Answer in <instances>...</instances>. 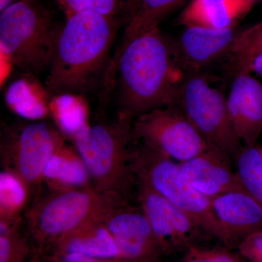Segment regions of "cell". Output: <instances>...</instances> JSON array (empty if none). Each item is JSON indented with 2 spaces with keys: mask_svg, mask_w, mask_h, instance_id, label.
I'll return each instance as SVG.
<instances>
[{
  "mask_svg": "<svg viewBox=\"0 0 262 262\" xmlns=\"http://www.w3.org/2000/svg\"><path fill=\"white\" fill-rule=\"evenodd\" d=\"M184 28L181 35L173 40L176 57L183 70L198 72L224 57H229L241 31L237 27Z\"/></svg>",
  "mask_w": 262,
  "mask_h": 262,
  "instance_id": "cell-11",
  "label": "cell"
},
{
  "mask_svg": "<svg viewBox=\"0 0 262 262\" xmlns=\"http://www.w3.org/2000/svg\"><path fill=\"white\" fill-rule=\"evenodd\" d=\"M34 76L27 75L15 80L5 94V102L11 111L29 121L43 120L51 115V96Z\"/></svg>",
  "mask_w": 262,
  "mask_h": 262,
  "instance_id": "cell-18",
  "label": "cell"
},
{
  "mask_svg": "<svg viewBox=\"0 0 262 262\" xmlns=\"http://www.w3.org/2000/svg\"><path fill=\"white\" fill-rule=\"evenodd\" d=\"M173 40L155 27L133 39L112 61L103 94L114 84L118 113L135 119L158 108L177 105L184 79Z\"/></svg>",
  "mask_w": 262,
  "mask_h": 262,
  "instance_id": "cell-1",
  "label": "cell"
},
{
  "mask_svg": "<svg viewBox=\"0 0 262 262\" xmlns=\"http://www.w3.org/2000/svg\"><path fill=\"white\" fill-rule=\"evenodd\" d=\"M262 52V20L246 29L239 31L238 36L229 54V70L233 75L245 72Z\"/></svg>",
  "mask_w": 262,
  "mask_h": 262,
  "instance_id": "cell-24",
  "label": "cell"
},
{
  "mask_svg": "<svg viewBox=\"0 0 262 262\" xmlns=\"http://www.w3.org/2000/svg\"><path fill=\"white\" fill-rule=\"evenodd\" d=\"M244 189L262 206V156L257 144L244 145L234 159Z\"/></svg>",
  "mask_w": 262,
  "mask_h": 262,
  "instance_id": "cell-23",
  "label": "cell"
},
{
  "mask_svg": "<svg viewBox=\"0 0 262 262\" xmlns=\"http://www.w3.org/2000/svg\"><path fill=\"white\" fill-rule=\"evenodd\" d=\"M227 97L231 121L244 145L256 144L262 132V84L251 74H234Z\"/></svg>",
  "mask_w": 262,
  "mask_h": 262,
  "instance_id": "cell-14",
  "label": "cell"
},
{
  "mask_svg": "<svg viewBox=\"0 0 262 262\" xmlns=\"http://www.w3.org/2000/svg\"><path fill=\"white\" fill-rule=\"evenodd\" d=\"M239 251L252 262H262V229L248 234L241 241Z\"/></svg>",
  "mask_w": 262,
  "mask_h": 262,
  "instance_id": "cell-27",
  "label": "cell"
},
{
  "mask_svg": "<svg viewBox=\"0 0 262 262\" xmlns=\"http://www.w3.org/2000/svg\"><path fill=\"white\" fill-rule=\"evenodd\" d=\"M248 2H249L250 3H251V5H254L256 4V3H258V2L261 1V0H248Z\"/></svg>",
  "mask_w": 262,
  "mask_h": 262,
  "instance_id": "cell-31",
  "label": "cell"
},
{
  "mask_svg": "<svg viewBox=\"0 0 262 262\" xmlns=\"http://www.w3.org/2000/svg\"><path fill=\"white\" fill-rule=\"evenodd\" d=\"M177 105L208 145L235 158L244 145L231 121L227 98L212 85L206 75L198 71H184Z\"/></svg>",
  "mask_w": 262,
  "mask_h": 262,
  "instance_id": "cell-7",
  "label": "cell"
},
{
  "mask_svg": "<svg viewBox=\"0 0 262 262\" xmlns=\"http://www.w3.org/2000/svg\"><path fill=\"white\" fill-rule=\"evenodd\" d=\"M63 141V134L44 120L4 125L0 146L4 170L17 176L30 193L38 190L48 161Z\"/></svg>",
  "mask_w": 262,
  "mask_h": 262,
  "instance_id": "cell-8",
  "label": "cell"
},
{
  "mask_svg": "<svg viewBox=\"0 0 262 262\" xmlns=\"http://www.w3.org/2000/svg\"><path fill=\"white\" fill-rule=\"evenodd\" d=\"M245 72L251 75H256L262 78V52L253 60Z\"/></svg>",
  "mask_w": 262,
  "mask_h": 262,
  "instance_id": "cell-29",
  "label": "cell"
},
{
  "mask_svg": "<svg viewBox=\"0 0 262 262\" xmlns=\"http://www.w3.org/2000/svg\"><path fill=\"white\" fill-rule=\"evenodd\" d=\"M261 156H262V146H261Z\"/></svg>",
  "mask_w": 262,
  "mask_h": 262,
  "instance_id": "cell-32",
  "label": "cell"
},
{
  "mask_svg": "<svg viewBox=\"0 0 262 262\" xmlns=\"http://www.w3.org/2000/svg\"><path fill=\"white\" fill-rule=\"evenodd\" d=\"M184 262H243L239 258L220 250H201L190 248Z\"/></svg>",
  "mask_w": 262,
  "mask_h": 262,
  "instance_id": "cell-26",
  "label": "cell"
},
{
  "mask_svg": "<svg viewBox=\"0 0 262 262\" xmlns=\"http://www.w3.org/2000/svg\"><path fill=\"white\" fill-rule=\"evenodd\" d=\"M51 115L62 134L74 137L89 126V108L82 95L63 94L53 96L50 102Z\"/></svg>",
  "mask_w": 262,
  "mask_h": 262,
  "instance_id": "cell-21",
  "label": "cell"
},
{
  "mask_svg": "<svg viewBox=\"0 0 262 262\" xmlns=\"http://www.w3.org/2000/svg\"><path fill=\"white\" fill-rule=\"evenodd\" d=\"M184 0H136L126 23L116 58L135 38L159 27L160 22L178 8ZM112 60V61H113Z\"/></svg>",
  "mask_w": 262,
  "mask_h": 262,
  "instance_id": "cell-20",
  "label": "cell"
},
{
  "mask_svg": "<svg viewBox=\"0 0 262 262\" xmlns=\"http://www.w3.org/2000/svg\"><path fill=\"white\" fill-rule=\"evenodd\" d=\"M91 180L89 170L77 150L74 151L63 141L45 168L44 182L53 189H60L91 187Z\"/></svg>",
  "mask_w": 262,
  "mask_h": 262,
  "instance_id": "cell-19",
  "label": "cell"
},
{
  "mask_svg": "<svg viewBox=\"0 0 262 262\" xmlns=\"http://www.w3.org/2000/svg\"><path fill=\"white\" fill-rule=\"evenodd\" d=\"M253 6L248 0H192L177 19L184 27L226 29L237 27Z\"/></svg>",
  "mask_w": 262,
  "mask_h": 262,
  "instance_id": "cell-16",
  "label": "cell"
},
{
  "mask_svg": "<svg viewBox=\"0 0 262 262\" xmlns=\"http://www.w3.org/2000/svg\"><path fill=\"white\" fill-rule=\"evenodd\" d=\"M101 221L113 236L120 256L127 259L149 256L160 245L141 207L131 206L127 201L113 207Z\"/></svg>",
  "mask_w": 262,
  "mask_h": 262,
  "instance_id": "cell-12",
  "label": "cell"
},
{
  "mask_svg": "<svg viewBox=\"0 0 262 262\" xmlns=\"http://www.w3.org/2000/svg\"><path fill=\"white\" fill-rule=\"evenodd\" d=\"M124 22L120 17L89 12L67 15L57 32L45 85L51 98L83 96L101 80L104 84L113 59L110 51Z\"/></svg>",
  "mask_w": 262,
  "mask_h": 262,
  "instance_id": "cell-2",
  "label": "cell"
},
{
  "mask_svg": "<svg viewBox=\"0 0 262 262\" xmlns=\"http://www.w3.org/2000/svg\"><path fill=\"white\" fill-rule=\"evenodd\" d=\"M66 15L89 12L106 16L120 17L130 0H55Z\"/></svg>",
  "mask_w": 262,
  "mask_h": 262,
  "instance_id": "cell-25",
  "label": "cell"
},
{
  "mask_svg": "<svg viewBox=\"0 0 262 262\" xmlns=\"http://www.w3.org/2000/svg\"><path fill=\"white\" fill-rule=\"evenodd\" d=\"M60 238L65 253H80L101 258L120 256L113 236L101 220L84 224Z\"/></svg>",
  "mask_w": 262,
  "mask_h": 262,
  "instance_id": "cell-17",
  "label": "cell"
},
{
  "mask_svg": "<svg viewBox=\"0 0 262 262\" xmlns=\"http://www.w3.org/2000/svg\"><path fill=\"white\" fill-rule=\"evenodd\" d=\"M106 259L107 258L91 257L80 253H65L59 262H110L111 258H108V261Z\"/></svg>",
  "mask_w": 262,
  "mask_h": 262,
  "instance_id": "cell-28",
  "label": "cell"
},
{
  "mask_svg": "<svg viewBox=\"0 0 262 262\" xmlns=\"http://www.w3.org/2000/svg\"><path fill=\"white\" fill-rule=\"evenodd\" d=\"M136 185L139 206L147 217L160 246L182 247L201 237L203 232L208 233L185 212L147 184L136 180Z\"/></svg>",
  "mask_w": 262,
  "mask_h": 262,
  "instance_id": "cell-10",
  "label": "cell"
},
{
  "mask_svg": "<svg viewBox=\"0 0 262 262\" xmlns=\"http://www.w3.org/2000/svg\"><path fill=\"white\" fill-rule=\"evenodd\" d=\"M133 171L136 180L147 184L167 201L185 212L208 234L229 244L215 215L212 198L195 189L181 171L178 162L141 144L136 148Z\"/></svg>",
  "mask_w": 262,
  "mask_h": 262,
  "instance_id": "cell-5",
  "label": "cell"
},
{
  "mask_svg": "<svg viewBox=\"0 0 262 262\" xmlns=\"http://www.w3.org/2000/svg\"><path fill=\"white\" fill-rule=\"evenodd\" d=\"M126 198L93 187L53 189L26 211L24 223L39 237H60L84 224L101 220Z\"/></svg>",
  "mask_w": 262,
  "mask_h": 262,
  "instance_id": "cell-6",
  "label": "cell"
},
{
  "mask_svg": "<svg viewBox=\"0 0 262 262\" xmlns=\"http://www.w3.org/2000/svg\"><path fill=\"white\" fill-rule=\"evenodd\" d=\"M1 51L27 75L49 70L59 27L37 0L13 3L0 12Z\"/></svg>",
  "mask_w": 262,
  "mask_h": 262,
  "instance_id": "cell-4",
  "label": "cell"
},
{
  "mask_svg": "<svg viewBox=\"0 0 262 262\" xmlns=\"http://www.w3.org/2000/svg\"><path fill=\"white\" fill-rule=\"evenodd\" d=\"M134 119L118 113L114 121L101 122L84 127L72 139L75 149L89 170L92 186L99 192L128 196L136 184L133 160L136 140Z\"/></svg>",
  "mask_w": 262,
  "mask_h": 262,
  "instance_id": "cell-3",
  "label": "cell"
},
{
  "mask_svg": "<svg viewBox=\"0 0 262 262\" xmlns=\"http://www.w3.org/2000/svg\"><path fill=\"white\" fill-rule=\"evenodd\" d=\"M20 1H23V0H0V12L3 11L5 8L13 4V3Z\"/></svg>",
  "mask_w": 262,
  "mask_h": 262,
  "instance_id": "cell-30",
  "label": "cell"
},
{
  "mask_svg": "<svg viewBox=\"0 0 262 262\" xmlns=\"http://www.w3.org/2000/svg\"><path fill=\"white\" fill-rule=\"evenodd\" d=\"M133 131L136 140L178 163L192 159L209 148L178 105L158 108L136 117Z\"/></svg>",
  "mask_w": 262,
  "mask_h": 262,
  "instance_id": "cell-9",
  "label": "cell"
},
{
  "mask_svg": "<svg viewBox=\"0 0 262 262\" xmlns=\"http://www.w3.org/2000/svg\"><path fill=\"white\" fill-rule=\"evenodd\" d=\"M212 205L229 244L262 229V206L246 189L213 196Z\"/></svg>",
  "mask_w": 262,
  "mask_h": 262,
  "instance_id": "cell-15",
  "label": "cell"
},
{
  "mask_svg": "<svg viewBox=\"0 0 262 262\" xmlns=\"http://www.w3.org/2000/svg\"><path fill=\"white\" fill-rule=\"evenodd\" d=\"M232 160L227 153L209 146L204 152L179 164L183 175L193 187L213 198L245 189Z\"/></svg>",
  "mask_w": 262,
  "mask_h": 262,
  "instance_id": "cell-13",
  "label": "cell"
},
{
  "mask_svg": "<svg viewBox=\"0 0 262 262\" xmlns=\"http://www.w3.org/2000/svg\"><path fill=\"white\" fill-rule=\"evenodd\" d=\"M31 193L17 176L8 170L0 173V227H6L22 219Z\"/></svg>",
  "mask_w": 262,
  "mask_h": 262,
  "instance_id": "cell-22",
  "label": "cell"
}]
</instances>
